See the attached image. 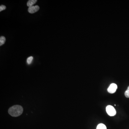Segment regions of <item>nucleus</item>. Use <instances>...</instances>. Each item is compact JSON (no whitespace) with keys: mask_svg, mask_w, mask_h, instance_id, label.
Instances as JSON below:
<instances>
[{"mask_svg":"<svg viewBox=\"0 0 129 129\" xmlns=\"http://www.w3.org/2000/svg\"><path fill=\"white\" fill-rule=\"evenodd\" d=\"M23 107L19 105H15L9 108L8 113L12 116L17 117L22 114L23 113Z\"/></svg>","mask_w":129,"mask_h":129,"instance_id":"obj_1","label":"nucleus"},{"mask_svg":"<svg viewBox=\"0 0 129 129\" xmlns=\"http://www.w3.org/2000/svg\"><path fill=\"white\" fill-rule=\"evenodd\" d=\"M106 111L107 114L110 116H113L116 114V111L114 108L110 105L106 106Z\"/></svg>","mask_w":129,"mask_h":129,"instance_id":"obj_2","label":"nucleus"},{"mask_svg":"<svg viewBox=\"0 0 129 129\" xmlns=\"http://www.w3.org/2000/svg\"><path fill=\"white\" fill-rule=\"evenodd\" d=\"M117 89V85L114 83H112L110 85L109 87L108 88V91L109 93L113 94L116 92Z\"/></svg>","mask_w":129,"mask_h":129,"instance_id":"obj_3","label":"nucleus"},{"mask_svg":"<svg viewBox=\"0 0 129 129\" xmlns=\"http://www.w3.org/2000/svg\"><path fill=\"white\" fill-rule=\"evenodd\" d=\"M40 9V7L38 6H33L29 7L28 11L30 13L33 14L37 12Z\"/></svg>","mask_w":129,"mask_h":129,"instance_id":"obj_4","label":"nucleus"},{"mask_svg":"<svg viewBox=\"0 0 129 129\" xmlns=\"http://www.w3.org/2000/svg\"><path fill=\"white\" fill-rule=\"evenodd\" d=\"M37 0H29L28 1L27 3V6L29 7L33 6V5L37 2Z\"/></svg>","mask_w":129,"mask_h":129,"instance_id":"obj_5","label":"nucleus"},{"mask_svg":"<svg viewBox=\"0 0 129 129\" xmlns=\"http://www.w3.org/2000/svg\"><path fill=\"white\" fill-rule=\"evenodd\" d=\"M6 38L4 36H1L0 37V46L3 45L6 42Z\"/></svg>","mask_w":129,"mask_h":129,"instance_id":"obj_6","label":"nucleus"},{"mask_svg":"<svg viewBox=\"0 0 129 129\" xmlns=\"http://www.w3.org/2000/svg\"><path fill=\"white\" fill-rule=\"evenodd\" d=\"M97 129H106V127L103 124H99L97 126Z\"/></svg>","mask_w":129,"mask_h":129,"instance_id":"obj_7","label":"nucleus"},{"mask_svg":"<svg viewBox=\"0 0 129 129\" xmlns=\"http://www.w3.org/2000/svg\"><path fill=\"white\" fill-rule=\"evenodd\" d=\"M33 60V57L32 56L29 57L27 60V63L29 64H31Z\"/></svg>","mask_w":129,"mask_h":129,"instance_id":"obj_8","label":"nucleus"},{"mask_svg":"<svg viewBox=\"0 0 129 129\" xmlns=\"http://www.w3.org/2000/svg\"><path fill=\"white\" fill-rule=\"evenodd\" d=\"M124 95L127 98H129V86L127 88V89L126 90L124 93Z\"/></svg>","mask_w":129,"mask_h":129,"instance_id":"obj_9","label":"nucleus"},{"mask_svg":"<svg viewBox=\"0 0 129 129\" xmlns=\"http://www.w3.org/2000/svg\"><path fill=\"white\" fill-rule=\"evenodd\" d=\"M6 8V6L4 5H1L0 6V12L2 11L3 10H5Z\"/></svg>","mask_w":129,"mask_h":129,"instance_id":"obj_10","label":"nucleus"}]
</instances>
